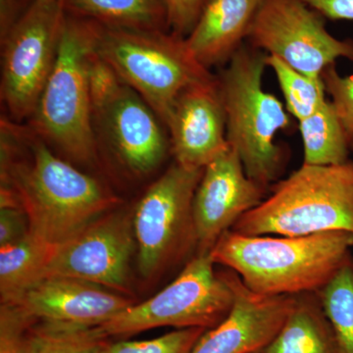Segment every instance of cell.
Listing matches in <instances>:
<instances>
[{
	"label": "cell",
	"mask_w": 353,
	"mask_h": 353,
	"mask_svg": "<svg viewBox=\"0 0 353 353\" xmlns=\"http://www.w3.org/2000/svg\"><path fill=\"white\" fill-rule=\"evenodd\" d=\"M260 353H262V352H260Z\"/></svg>",
	"instance_id": "33"
},
{
	"label": "cell",
	"mask_w": 353,
	"mask_h": 353,
	"mask_svg": "<svg viewBox=\"0 0 353 353\" xmlns=\"http://www.w3.org/2000/svg\"><path fill=\"white\" fill-rule=\"evenodd\" d=\"M165 125L170 131L176 163L181 166L204 169L226 152L230 145L217 77L181 94Z\"/></svg>",
	"instance_id": "15"
},
{
	"label": "cell",
	"mask_w": 353,
	"mask_h": 353,
	"mask_svg": "<svg viewBox=\"0 0 353 353\" xmlns=\"http://www.w3.org/2000/svg\"><path fill=\"white\" fill-rule=\"evenodd\" d=\"M317 292L297 294L296 304L262 353H341Z\"/></svg>",
	"instance_id": "18"
},
{
	"label": "cell",
	"mask_w": 353,
	"mask_h": 353,
	"mask_svg": "<svg viewBox=\"0 0 353 353\" xmlns=\"http://www.w3.org/2000/svg\"><path fill=\"white\" fill-rule=\"evenodd\" d=\"M34 320L15 304L0 307V353L27 352L28 334Z\"/></svg>",
	"instance_id": "27"
},
{
	"label": "cell",
	"mask_w": 353,
	"mask_h": 353,
	"mask_svg": "<svg viewBox=\"0 0 353 353\" xmlns=\"http://www.w3.org/2000/svg\"><path fill=\"white\" fill-rule=\"evenodd\" d=\"M29 220L22 208L0 209V246L19 241L29 233Z\"/></svg>",
	"instance_id": "29"
},
{
	"label": "cell",
	"mask_w": 353,
	"mask_h": 353,
	"mask_svg": "<svg viewBox=\"0 0 353 353\" xmlns=\"http://www.w3.org/2000/svg\"><path fill=\"white\" fill-rule=\"evenodd\" d=\"M108 338L99 326L41 321L30 328L26 353H102Z\"/></svg>",
	"instance_id": "22"
},
{
	"label": "cell",
	"mask_w": 353,
	"mask_h": 353,
	"mask_svg": "<svg viewBox=\"0 0 353 353\" xmlns=\"http://www.w3.org/2000/svg\"><path fill=\"white\" fill-rule=\"evenodd\" d=\"M266 197V188L245 173L232 148L204 167L192 202L197 250L210 252L221 236Z\"/></svg>",
	"instance_id": "12"
},
{
	"label": "cell",
	"mask_w": 353,
	"mask_h": 353,
	"mask_svg": "<svg viewBox=\"0 0 353 353\" xmlns=\"http://www.w3.org/2000/svg\"><path fill=\"white\" fill-rule=\"evenodd\" d=\"M262 0H209L185 38L194 57L206 68L227 64L248 39Z\"/></svg>",
	"instance_id": "17"
},
{
	"label": "cell",
	"mask_w": 353,
	"mask_h": 353,
	"mask_svg": "<svg viewBox=\"0 0 353 353\" xmlns=\"http://www.w3.org/2000/svg\"><path fill=\"white\" fill-rule=\"evenodd\" d=\"M352 246L353 236L345 232L248 236L230 230L210 253L255 294L297 296L319 292L350 259Z\"/></svg>",
	"instance_id": "1"
},
{
	"label": "cell",
	"mask_w": 353,
	"mask_h": 353,
	"mask_svg": "<svg viewBox=\"0 0 353 353\" xmlns=\"http://www.w3.org/2000/svg\"><path fill=\"white\" fill-rule=\"evenodd\" d=\"M341 353H353V264L348 259L317 292Z\"/></svg>",
	"instance_id": "23"
},
{
	"label": "cell",
	"mask_w": 353,
	"mask_h": 353,
	"mask_svg": "<svg viewBox=\"0 0 353 353\" xmlns=\"http://www.w3.org/2000/svg\"><path fill=\"white\" fill-rule=\"evenodd\" d=\"M36 321L101 326L132 305L108 288L69 277H46L15 304Z\"/></svg>",
	"instance_id": "16"
},
{
	"label": "cell",
	"mask_w": 353,
	"mask_h": 353,
	"mask_svg": "<svg viewBox=\"0 0 353 353\" xmlns=\"http://www.w3.org/2000/svg\"><path fill=\"white\" fill-rule=\"evenodd\" d=\"M65 1L34 0L2 39L1 97L17 120L32 117L57 60Z\"/></svg>",
	"instance_id": "9"
},
{
	"label": "cell",
	"mask_w": 353,
	"mask_h": 353,
	"mask_svg": "<svg viewBox=\"0 0 353 353\" xmlns=\"http://www.w3.org/2000/svg\"><path fill=\"white\" fill-rule=\"evenodd\" d=\"M248 39L253 48L316 81L339 58L353 61L352 39L334 38L324 17L303 0H262Z\"/></svg>",
	"instance_id": "10"
},
{
	"label": "cell",
	"mask_w": 353,
	"mask_h": 353,
	"mask_svg": "<svg viewBox=\"0 0 353 353\" xmlns=\"http://www.w3.org/2000/svg\"><path fill=\"white\" fill-rule=\"evenodd\" d=\"M233 231L248 236H353V162L301 165L271 187V194L241 216Z\"/></svg>",
	"instance_id": "4"
},
{
	"label": "cell",
	"mask_w": 353,
	"mask_h": 353,
	"mask_svg": "<svg viewBox=\"0 0 353 353\" xmlns=\"http://www.w3.org/2000/svg\"><path fill=\"white\" fill-rule=\"evenodd\" d=\"M134 243L131 216L124 212L101 216L73 238L54 246L44 278L80 279L127 292Z\"/></svg>",
	"instance_id": "11"
},
{
	"label": "cell",
	"mask_w": 353,
	"mask_h": 353,
	"mask_svg": "<svg viewBox=\"0 0 353 353\" xmlns=\"http://www.w3.org/2000/svg\"><path fill=\"white\" fill-rule=\"evenodd\" d=\"M267 66L275 73L288 112L299 122L311 115L328 99L322 80H313L272 55H267Z\"/></svg>",
	"instance_id": "24"
},
{
	"label": "cell",
	"mask_w": 353,
	"mask_h": 353,
	"mask_svg": "<svg viewBox=\"0 0 353 353\" xmlns=\"http://www.w3.org/2000/svg\"><path fill=\"white\" fill-rule=\"evenodd\" d=\"M206 329H178L145 341H120L106 343L102 353H192Z\"/></svg>",
	"instance_id": "25"
},
{
	"label": "cell",
	"mask_w": 353,
	"mask_h": 353,
	"mask_svg": "<svg viewBox=\"0 0 353 353\" xmlns=\"http://www.w3.org/2000/svg\"><path fill=\"white\" fill-rule=\"evenodd\" d=\"M299 123L303 165L326 166L347 161L350 148L329 99Z\"/></svg>",
	"instance_id": "21"
},
{
	"label": "cell",
	"mask_w": 353,
	"mask_h": 353,
	"mask_svg": "<svg viewBox=\"0 0 353 353\" xmlns=\"http://www.w3.org/2000/svg\"><path fill=\"white\" fill-rule=\"evenodd\" d=\"M62 1H66V0H62Z\"/></svg>",
	"instance_id": "32"
},
{
	"label": "cell",
	"mask_w": 353,
	"mask_h": 353,
	"mask_svg": "<svg viewBox=\"0 0 353 353\" xmlns=\"http://www.w3.org/2000/svg\"><path fill=\"white\" fill-rule=\"evenodd\" d=\"M65 8L108 27L169 31L165 0H66Z\"/></svg>",
	"instance_id": "20"
},
{
	"label": "cell",
	"mask_w": 353,
	"mask_h": 353,
	"mask_svg": "<svg viewBox=\"0 0 353 353\" xmlns=\"http://www.w3.org/2000/svg\"><path fill=\"white\" fill-rule=\"evenodd\" d=\"M322 81L348 148L353 150V75L341 76L334 64L323 72Z\"/></svg>",
	"instance_id": "26"
},
{
	"label": "cell",
	"mask_w": 353,
	"mask_h": 353,
	"mask_svg": "<svg viewBox=\"0 0 353 353\" xmlns=\"http://www.w3.org/2000/svg\"><path fill=\"white\" fill-rule=\"evenodd\" d=\"M234 290L233 307L214 328L206 330L192 353H260L277 336L296 304V296H264L225 272Z\"/></svg>",
	"instance_id": "14"
},
{
	"label": "cell",
	"mask_w": 353,
	"mask_h": 353,
	"mask_svg": "<svg viewBox=\"0 0 353 353\" xmlns=\"http://www.w3.org/2000/svg\"><path fill=\"white\" fill-rule=\"evenodd\" d=\"M214 265L210 252L197 253L161 292L132 304L99 328L108 336H130L159 327L214 328L234 304L226 273H216Z\"/></svg>",
	"instance_id": "7"
},
{
	"label": "cell",
	"mask_w": 353,
	"mask_h": 353,
	"mask_svg": "<svg viewBox=\"0 0 353 353\" xmlns=\"http://www.w3.org/2000/svg\"><path fill=\"white\" fill-rule=\"evenodd\" d=\"M94 132L108 141L121 161L134 174H148L166 152L161 120L126 83L92 106Z\"/></svg>",
	"instance_id": "13"
},
{
	"label": "cell",
	"mask_w": 353,
	"mask_h": 353,
	"mask_svg": "<svg viewBox=\"0 0 353 353\" xmlns=\"http://www.w3.org/2000/svg\"><path fill=\"white\" fill-rule=\"evenodd\" d=\"M97 50L164 125L181 94L216 78L170 31L101 25Z\"/></svg>",
	"instance_id": "6"
},
{
	"label": "cell",
	"mask_w": 353,
	"mask_h": 353,
	"mask_svg": "<svg viewBox=\"0 0 353 353\" xmlns=\"http://www.w3.org/2000/svg\"><path fill=\"white\" fill-rule=\"evenodd\" d=\"M202 173L175 163L139 201L132 225L143 278L154 277L197 245L192 202Z\"/></svg>",
	"instance_id": "8"
},
{
	"label": "cell",
	"mask_w": 353,
	"mask_h": 353,
	"mask_svg": "<svg viewBox=\"0 0 353 353\" xmlns=\"http://www.w3.org/2000/svg\"><path fill=\"white\" fill-rule=\"evenodd\" d=\"M209 0H165L169 31L187 38Z\"/></svg>",
	"instance_id": "28"
},
{
	"label": "cell",
	"mask_w": 353,
	"mask_h": 353,
	"mask_svg": "<svg viewBox=\"0 0 353 353\" xmlns=\"http://www.w3.org/2000/svg\"><path fill=\"white\" fill-rule=\"evenodd\" d=\"M30 159L2 154V183L12 189L29 220L30 233L58 245L101 217L118 199L92 176L57 157L34 130H26Z\"/></svg>",
	"instance_id": "2"
},
{
	"label": "cell",
	"mask_w": 353,
	"mask_h": 353,
	"mask_svg": "<svg viewBox=\"0 0 353 353\" xmlns=\"http://www.w3.org/2000/svg\"><path fill=\"white\" fill-rule=\"evenodd\" d=\"M99 30V23L66 14L54 66L32 115L36 134L79 162L97 152L88 70Z\"/></svg>",
	"instance_id": "5"
},
{
	"label": "cell",
	"mask_w": 353,
	"mask_h": 353,
	"mask_svg": "<svg viewBox=\"0 0 353 353\" xmlns=\"http://www.w3.org/2000/svg\"><path fill=\"white\" fill-rule=\"evenodd\" d=\"M54 246L30 232L19 241L0 246L1 303L17 304L28 290L43 280Z\"/></svg>",
	"instance_id": "19"
},
{
	"label": "cell",
	"mask_w": 353,
	"mask_h": 353,
	"mask_svg": "<svg viewBox=\"0 0 353 353\" xmlns=\"http://www.w3.org/2000/svg\"><path fill=\"white\" fill-rule=\"evenodd\" d=\"M26 0H0V36L1 41L27 11ZM34 1V0H32Z\"/></svg>",
	"instance_id": "31"
},
{
	"label": "cell",
	"mask_w": 353,
	"mask_h": 353,
	"mask_svg": "<svg viewBox=\"0 0 353 353\" xmlns=\"http://www.w3.org/2000/svg\"><path fill=\"white\" fill-rule=\"evenodd\" d=\"M267 67L266 53L243 44L217 77L228 143L248 176L266 189L284 169V150L276 136L292 124L284 104L263 88Z\"/></svg>",
	"instance_id": "3"
},
{
	"label": "cell",
	"mask_w": 353,
	"mask_h": 353,
	"mask_svg": "<svg viewBox=\"0 0 353 353\" xmlns=\"http://www.w3.org/2000/svg\"><path fill=\"white\" fill-rule=\"evenodd\" d=\"M327 19L353 21V0H303Z\"/></svg>",
	"instance_id": "30"
}]
</instances>
